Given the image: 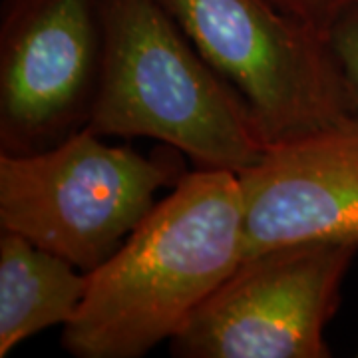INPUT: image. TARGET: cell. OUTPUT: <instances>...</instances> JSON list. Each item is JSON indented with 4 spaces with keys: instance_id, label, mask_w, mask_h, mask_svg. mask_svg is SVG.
Listing matches in <instances>:
<instances>
[{
    "instance_id": "6da1fadb",
    "label": "cell",
    "mask_w": 358,
    "mask_h": 358,
    "mask_svg": "<svg viewBox=\"0 0 358 358\" xmlns=\"http://www.w3.org/2000/svg\"><path fill=\"white\" fill-rule=\"evenodd\" d=\"M245 259L243 195L225 169H195L102 267L62 327L76 358H141L171 341Z\"/></svg>"
},
{
    "instance_id": "7a4b0ae2",
    "label": "cell",
    "mask_w": 358,
    "mask_h": 358,
    "mask_svg": "<svg viewBox=\"0 0 358 358\" xmlns=\"http://www.w3.org/2000/svg\"><path fill=\"white\" fill-rule=\"evenodd\" d=\"M88 128L103 138H152L199 169L233 173L268 150L241 94L159 0H108L102 84Z\"/></svg>"
},
{
    "instance_id": "3957f363",
    "label": "cell",
    "mask_w": 358,
    "mask_h": 358,
    "mask_svg": "<svg viewBox=\"0 0 358 358\" xmlns=\"http://www.w3.org/2000/svg\"><path fill=\"white\" fill-rule=\"evenodd\" d=\"M183 154L110 145L92 128L30 155L0 154V229L92 273L187 176Z\"/></svg>"
},
{
    "instance_id": "277c9868",
    "label": "cell",
    "mask_w": 358,
    "mask_h": 358,
    "mask_svg": "<svg viewBox=\"0 0 358 358\" xmlns=\"http://www.w3.org/2000/svg\"><path fill=\"white\" fill-rule=\"evenodd\" d=\"M241 94L268 145L357 112L329 38L275 0H159Z\"/></svg>"
},
{
    "instance_id": "5b68a950",
    "label": "cell",
    "mask_w": 358,
    "mask_h": 358,
    "mask_svg": "<svg viewBox=\"0 0 358 358\" xmlns=\"http://www.w3.org/2000/svg\"><path fill=\"white\" fill-rule=\"evenodd\" d=\"M357 243H303L245 257L169 341L178 358H327L324 331Z\"/></svg>"
},
{
    "instance_id": "8992f818",
    "label": "cell",
    "mask_w": 358,
    "mask_h": 358,
    "mask_svg": "<svg viewBox=\"0 0 358 358\" xmlns=\"http://www.w3.org/2000/svg\"><path fill=\"white\" fill-rule=\"evenodd\" d=\"M106 36L108 0L2 2L0 154H38L88 128Z\"/></svg>"
},
{
    "instance_id": "52a82bcc",
    "label": "cell",
    "mask_w": 358,
    "mask_h": 358,
    "mask_svg": "<svg viewBox=\"0 0 358 358\" xmlns=\"http://www.w3.org/2000/svg\"><path fill=\"white\" fill-rule=\"evenodd\" d=\"M237 178L245 257L289 245H358V112L268 145Z\"/></svg>"
},
{
    "instance_id": "ba28073f",
    "label": "cell",
    "mask_w": 358,
    "mask_h": 358,
    "mask_svg": "<svg viewBox=\"0 0 358 358\" xmlns=\"http://www.w3.org/2000/svg\"><path fill=\"white\" fill-rule=\"evenodd\" d=\"M0 358L50 327H64L88 291V273L64 257L0 229Z\"/></svg>"
},
{
    "instance_id": "9c48e42d",
    "label": "cell",
    "mask_w": 358,
    "mask_h": 358,
    "mask_svg": "<svg viewBox=\"0 0 358 358\" xmlns=\"http://www.w3.org/2000/svg\"><path fill=\"white\" fill-rule=\"evenodd\" d=\"M329 44L358 112V6L338 16L329 32Z\"/></svg>"
},
{
    "instance_id": "30bf717a",
    "label": "cell",
    "mask_w": 358,
    "mask_h": 358,
    "mask_svg": "<svg viewBox=\"0 0 358 358\" xmlns=\"http://www.w3.org/2000/svg\"><path fill=\"white\" fill-rule=\"evenodd\" d=\"M275 2L327 38L338 16L358 6V0H275Z\"/></svg>"
}]
</instances>
